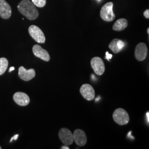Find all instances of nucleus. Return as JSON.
Masks as SVG:
<instances>
[{"mask_svg":"<svg viewBox=\"0 0 149 149\" xmlns=\"http://www.w3.org/2000/svg\"><path fill=\"white\" fill-rule=\"evenodd\" d=\"M144 16L146 18L149 19V10L147 9L145 11H144Z\"/></svg>","mask_w":149,"mask_h":149,"instance_id":"nucleus-18","label":"nucleus"},{"mask_svg":"<svg viewBox=\"0 0 149 149\" xmlns=\"http://www.w3.org/2000/svg\"><path fill=\"white\" fill-rule=\"evenodd\" d=\"M15 69V67H11V68H10V69L9 70V72H11L12 71H13Z\"/></svg>","mask_w":149,"mask_h":149,"instance_id":"nucleus-22","label":"nucleus"},{"mask_svg":"<svg viewBox=\"0 0 149 149\" xmlns=\"http://www.w3.org/2000/svg\"><path fill=\"white\" fill-rule=\"evenodd\" d=\"M18 76L22 80L28 81L36 76V71L33 69L26 70L23 66H20L18 69Z\"/></svg>","mask_w":149,"mask_h":149,"instance_id":"nucleus-11","label":"nucleus"},{"mask_svg":"<svg viewBox=\"0 0 149 149\" xmlns=\"http://www.w3.org/2000/svg\"><path fill=\"white\" fill-rule=\"evenodd\" d=\"M33 3L38 7L42 8L46 5V0H32Z\"/></svg>","mask_w":149,"mask_h":149,"instance_id":"nucleus-17","label":"nucleus"},{"mask_svg":"<svg viewBox=\"0 0 149 149\" xmlns=\"http://www.w3.org/2000/svg\"><path fill=\"white\" fill-rule=\"evenodd\" d=\"M112 57V55H111V54H109V53L107 52H106V59H111V58Z\"/></svg>","mask_w":149,"mask_h":149,"instance_id":"nucleus-20","label":"nucleus"},{"mask_svg":"<svg viewBox=\"0 0 149 149\" xmlns=\"http://www.w3.org/2000/svg\"><path fill=\"white\" fill-rule=\"evenodd\" d=\"M33 52L36 56L45 61H49L50 59L48 52L39 45H34L32 48Z\"/></svg>","mask_w":149,"mask_h":149,"instance_id":"nucleus-13","label":"nucleus"},{"mask_svg":"<svg viewBox=\"0 0 149 149\" xmlns=\"http://www.w3.org/2000/svg\"><path fill=\"white\" fill-rule=\"evenodd\" d=\"M148 54V48L144 43H139L135 50V58L139 61H143L146 59Z\"/></svg>","mask_w":149,"mask_h":149,"instance_id":"nucleus-8","label":"nucleus"},{"mask_svg":"<svg viewBox=\"0 0 149 149\" xmlns=\"http://www.w3.org/2000/svg\"><path fill=\"white\" fill-rule=\"evenodd\" d=\"M13 100L16 103L21 106H26L29 102L30 98L26 93L22 92H17L13 96Z\"/></svg>","mask_w":149,"mask_h":149,"instance_id":"nucleus-9","label":"nucleus"},{"mask_svg":"<svg viewBox=\"0 0 149 149\" xmlns=\"http://www.w3.org/2000/svg\"><path fill=\"white\" fill-rule=\"evenodd\" d=\"M147 32H148V34H149V28H148V29H147Z\"/></svg>","mask_w":149,"mask_h":149,"instance_id":"nucleus-24","label":"nucleus"},{"mask_svg":"<svg viewBox=\"0 0 149 149\" xmlns=\"http://www.w3.org/2000/svg\"><path fill=\"white\" fill-rule=\"evenodd\" d=\"M91 65L96 74L101 76L104 74L105 66L103 60L99 57H94L91 59Z\"/></svg>","mask_w":149,"mask_h":149,"instance_id":"nucleus-6","label":"nucleus"},{"mask_svg":"<svg viewBox=\"0 0 149 149\" xmlns=\"http://www.w3.org/2000/svg\"><path fill=\"white\" fill-rule=\"evenodd\" d=\"M124 47V42L118 39H114L109 45V48L115 54L119 53Z\"/></svg>","mask_w":149,"mask_h":149,"instance_id":"nucleus-14","label":"nucleus"},{"mask_svg":"<svg viewBox=\"0 0 149 149\" xmlns=\"http://www.w3.org/2000/svg\"><path fill=\"white\" fill-rule=\"evenodd\" d=\"M113 2H109L102 7L100 16L103 21L112 22L115 19L116 15L113 11Z\"/></svg>","mask_w":149,"mask_h":149,"instance_id":"nucleus-3","label":"nucleus"},{"mask_svg":"<svg viewBox=\"0 0 149 149\" xmlns=\"http://www.w3.org/2000/svg\"><path fill=\"white\" fill-rule=\"evenodd\" d=\"M149 112L146 113V117L148 118V122L149 123Z\"/></svg>","mask_w":149,"mask_h":149,"instance_id":"nucleus-23","label":"nucleus"},{"mask_svg":"<svg viewBox=\"0 0 149 149\" xmlns=\"http://www.w3.org/2000/svg\"><path fill=\"white\" fill-rule=\"evenodd\" d=\"M97 1H101V0H97Z\"/></svg>","mask_w":149,"mask_h":149,"instance_id":"nucleus-26","label":"nucleus"},{"mask_svg":"<svg viewBox=\"0 0 149 149\" xmlns=\"http://www.w3.org/2000/svg\"><path fill=\"white\" fill-rule=\"evenodd\" d=\"M113 118L114 122L120 125L127 124L130 120L128 112L121 108H117L114 111L113 113Z\"/></svg>","mask_w":149,"mask_h":149,"instance_id":"nucleus-2","label":"nucleus"},{"mask_svg":"<svg viewBox=\"0 0 149 149\" xmlns=\"http://www.w3.org/2000/svg\"><path fill=\"white\" fill-rule=\"evenodd\" d=\"M28 32L31 37L38 43L45 42V37L43 31L37 26L32 25L29 27Z\"/></svg>","mask_w":149,"mask_h":149,"instance_id":"nucleus-4","label":"nucleus"},{"mask_svg":"<svg viewBox=\"0 0 149 149\" xmlns=\"http://www.w3.org/2000/svg\"><path fill=\"white\" fill-rule=\"evenodd\" d=\"M128 21L125 18H120L114 23L113 26V29L115 31H122L128 27Z\"/></svg>","mask_w":149,"mask_h":149,"instance_id":"nucleus-15","label":"nucleus"},{"mask_svg":"<svg viewBox=\"0 0 149 149\" xmlns=\"http://www.w3.org/2000/svg\"><path fill=\"white\" fill-rule=\"evenodd\" d=\"M80 92L81 95L87 101H92L95 97V91L90 84H84L81 87Z\"/></svg>","mask_w":149,"mask_h":149,"instance_id":"nucleus-7","label":"nucleus"},{"mask_svg":"<svg viewBox=\"0 0 149 149\" xmlns=\"http://www.w3.org/2000/svg\"><path fill=\"white\" fill-rule=\"evenodd\" d=\"M17 8L22 15L31 21L35 20L39 16L36 6L29 0H22L18 5Z\"/></svg>","mask_w":149,"mask_h":149,"instance_id":"nucleus-1","label":"nucleus"},{"mask_svg":"<svg viewBox=\"0 0 149 149\" xmlns=\"http://www.w3.org/2000/svg\"><path fill=\"white\" fill-rule=\"evenodd\" d=\"M18 136H19V135H18V134H16V135H15L14 136H13V137L11 138V140H10V142L11 143L13 140H16L18 139Z\"/></svg>","mask_w":149,"mask_h":149,"instance_id":"nucleus-19","label":"nucleus"},{"mask_svg":"<svg viewBox=\"0 0 149 149\" xmlns=\"http://www.w3.org/2000/svg\"><path fill=\"white\" fill-rule=\"evenodd\" d=\"M59 137L65 145H70L74 143L73 134L68 128H61L59 132Z\"/></svg>","mask_w":149,"mask_h":149,"instance_id":"nucleus-5","label":"nucleus"},{"mask_svg":"<svg viewBox=\"0 0 149 149\" xmlns=\"http://www.w3.org/2000/svg\"><path fill=\"white\" fill-rule=\"evenodd\" d=\"M12 15L11 6L5 0H0V17L5 19H9Z\"/></svg>","mask_w":149,"mask_h":149,"instance_id":"nucleus-12","label":"nucleus"},{"mask_svg":"<svg viewBox=\"0 0 149 149\" xmlns=\"http://www.w3.org/2000/svg\"><path fill=\"white\" fill-rule=\"evenodd\" d=\"M2 149V148H1V146H0V149Z\"/></svg>","mask_w":149,"mask_h":149,"instance_id":"nucleus-25","label":"nucleus"},{"mask_svg":"<svg viewBox=\"0 0 149 149\" xmlns=\"http://www.w3.org/2000/svg\"><path fill=\"white\" fill-rule=\"evenodd\" d=\"M8 66V61L5 58H0V75L3 74Z\"/></svg>","mask_w":149,"mask_h":149,"instance_id":"nucleus-16","label":"nucleus"},{"mask_svg":"<svg viewBox=\"0 0 149 149\" xmlns=\"http://www.w3.org/2000/svg\"><path fill=\"white\" fill-rule=\"evenodd\" d=\"M61 149H69L70 148L67 146V145H65V146H63L61 148Z\"/></svg>","mask_w":149,"mask_h":149,"instance_id":"nucleus-21","label":"nucleus"},{"mask_svg":"<svg viewBox=\"0 0 149 149\" xmlns=\"http://www.w3.org/2000/svg\"><path fill=\"white\" fill-rule=\"evenodd\" d=\"M74 141L79 146L85 145L87 143V136L85 133L82 130L77 129L75 130L73 133Z\"/></svg>","mask_w":149,"mask_h":149,"instance_id":"nucleus-10","label":"nucleus"}]
</instances>
